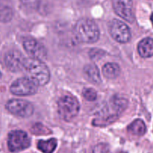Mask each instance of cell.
I'll return each mask as SVG.
<instances>
[{"instance_id": "8992f818", "label": "cell", "mask_w": 153, "mask_h": 153, "mask_svg": "<svg viewBox=\"0 0 153 153\" xmlns=\"http://www.w3.org/2000/svg\"><path fill=\"white\" fill-rule=\"evenodd\" d=\"M30 146V139L23 131H13L8 135V146L11 152L26 149Z\"/></svg>"}, {"instance_id": "30bf717a", "label": "cell", "mask_w": 153, "mask_h": 153, "mask_svg": "<svg viewBox=\"0 0 153 153\" xmlns=\"http://www.w3.org/2000/svg\"><path fill=\"white\" fill-rule=\"evenodd\" d=\"M24 56L19 51H9L5 56V63L10 71L14 72L20 71L23 68Z\"/></svg>"}, {"instance_id": "5bb4252c", "label": "cell", "mask_w": 153, "mask_h": 153, "mask_svg": "<svg viewBox=\"0 0 153 153\" xmlns=\"http://www.w3.org/2000/svg\"><path fill=\"white\" fill-rule=\"evenodd\" d=\"M128 130L132 134L137 135V136H143L145 134L146 131V127L144 122L142 120L138 119L131 123L130 126L128 128Z\"/></svg>"}, {"instance_id": "4fadbf2b", "label": "cell", "mask_w": 153, "mask_h": 153, "mask_svg": "<svg viewBox=\"0 0 153 153\" xmlns=\"http://www.w3.org/2000/svg\"><path fill=\"white\" fill-rule=\"evenodd\" d=\"M102 73L104 76L107 78L115 79L120 75V68L117 63H107L103 66Z\"/></svg>"}, {"instance_id": "ffe728a7", "label": "cell", "mask_w": 153, "mask_h": 153, "mask_svg": "<svg viewBox=\"0 0 153 153\" xmlns=\"http://www.w3.org/2000/svg\"><path fill=\"white\" fill-rule=\"evenodd\" d=\"M101 51L99 50H92L90 51V56L91 58H92V59H97V55H99L100 56H101L102 55H104V53H101Z\"/></svg>"}, {"instance_id": "6da1fadb", "label": "cell", "mask_w": 153, "mask_h": 153, "mask_svg": "<svg viewBox=\"0 0 153 153\" xmlns=\"http://www.w3.org/2000/svg\"><path fill=\"white\" fill-rule=\"evenodd\" d=\"M74 35L80 42L95 43L99 39L100 31L96 23L91 19L82 18L74 27Z\"/></svg>"}, {"instance_id": "ba28073f", "label": "cell", "mask_w": 153, "mask_h": 153, "mask_svg": "<svg viewBox=\"0 0 153 153\" xmlns=\"http://www.w3.org/2000/svg\"><path fill=\"white\" fill-rule=\"evenodd\" d=\"M113 7L117 15L129 23L135 20L132 0H113Z\"/></svg>"}, {"instance_id": "e0dca14e", "label": "cell", "mask_w": 153, "mask_h": 153, "mask_svg": "<svg viewBox=\"0 0 153 153\" xmlns=\"http://www.w3.org/2000/svg\"><path fill=\"white\" fill-rule=\"evenodd\" d=\"M13 17V11L9 6L0 5V22L8 23Z\"/></svg>"}, {"instance_id": "8fae6325", "label": "cell", "mask_w": 153, "mask_h": 153, "mask_svg": "<svg viewBox=\"0 0 153 153\" xmlns=\"http://www.w3.org/2000/svg\"><path fill=\"white\" fill-rule=\"evenodd\" d=\"M137 51L143 58H149L153 56V38H146L139 42Z\"/></svg>"}, {"instance_id": "9c48e42d", "label": "cell", "mask_w": 153, "mask_h": 153, "mask_svg": "<svg viewBox=\"0 0 153 153\" xmlns=\"http://www.w3.org/2000/svg\"><path fill=\"white\" fill-rule=\"evenodd\" d=\"M23 48L31 58L42 60L47 56V51L45 46L33 38H28L23 42Z\"/></svg>"}, {"instance_id": "5b68a950", "label": "cell", "mask_w": 153, "mask_h": 153, "mask_svg": "<svg viewBox=\"0 0 153 153\" xmlns=\"http://www.w3.org/2000/svg\"><path fill=\"white\" fill-rule=\"evenodd\" d=\"M5 107L10 113L22 118H28L34 113L33 105L25 100H10L7 102Z\"/></svg>"}, {"instance_id": "3957f363", "label": "cell", "mask_w": 153, "mask_h": 153, "mask_svg": "<svg viewBox=\"0 0 153 153\" xmlns=\"http://www.w3.org/2000/svg\"><path fill=\"white\" fill-rule=\"evenodd\" d=\"M80 110V104L75 97L72 95H65L58 101V113L62 120L71 121Z\"/></svg>"}, {"instance_id": "44dd1931", "label": "cell", "mask_w": 153, "mask_h": 153, "mask_svg": "<svg viewBox=\"0 0 153 153\" xmlns=\"http://www.w3.org/2000/svg\"><path fill=\"white\" fill-rule=\"evenodd\" d=\"M150 20H151L152 23V26H153V14H152L151 17H150Z\"/></svg>"}, {"instance_id": "7402d4cb", "label": "cell", "mask_w": 153, "mask_h": 153, "mask_svg": "<svg viewBox=\"0 0 153 153\" xmlns=\"http://www.w3.org/2000/svg\"><path fill=\"white\" fill-rule=\"evenodd\" d=\"M2 1H8V0H2Z\"/></svg>"}, {"instance_id": "52a82bcc", "label": "cell", "mask_w": 153, "mask_h": 153, "mask_svg": "<svg viewBox=\"0 0 153 153\" xmlns=\"http://www.w3.org/2000/svg\"><path fill=\"white\" fill-rule=\"evenodd\" d=\"M110 33L112 38L120 43H127L131 38L128 26L118 19H114L110 23Z\"/></svg>"}, {"instance_id": "d6986e66", "label": "cell", "mask_w": 153, "mask_h": 153, "mask_svg": "<svg viewBox=\"0 0 153 153\" xmlns=\"http://www.w3.org/2000/svg\"><path fill=\"white\" fill-rule=\"evenodd\" d=\"M20 2L25 7L30 9H35L39 4V0H20Z\"/></svg>"}, {"instance_id": "7a4b0ae2", "label": "cell", "mask_w": 153, "mask_h": 153, "mask_svg": "<svg viewBox=\"0 0 153 153\" xmlns=\"http://www.w3.org/2000/svg\"><path fill=\"white\" fill-rule=\"evenodd\" d=\"M23 70L39 86L46 85L51 79V73L48 66L38 59H25Z\"/></svg>"}, {"instance_id": "277c9868", "label": "cell", "mask_w": 153, "mask_h": 153, "mask_svg": "<svg viewBox=\"0 0 153 153\" xmlns=\"http://www.w3.org/2000/svg\"><path fill=\"white\" fill-rule=\"evenodd\" d=\"M39 85L34 80L26 76L17 79L12 83L10 91L12 94L20 96L34 95L37 92Z\"/></svg>"}, {"instance_id": "9a60e30c", "label": "cell", "mask_w": 153, "mask_h": 153, "mask_svg": "<svg viewBox=\"0 0 153 153\" xmlns=\"http://www.w3.org/2000/svg\"><path fill=\"white\" fill-rule=\"evenodd\" d=\"M37 146L38 149L43 153H53L57 146V140L54 138L48 140H40Z\"/></svg>"}, {"instance_id": "7c38bea8", "label": "cell", "mask_w": 153, "mask_h": 153, "mask_svg": "<svg viewBox=\"0 0 153 153\" xmlns=\"http://www.w3.org/2000/svg\"><path fill=\"white\" fill-rule=\"evenodd\" d=\"M84 74L87 78L94 83H99L101 81L100 71L95 65H86L84 67Z\"/></svg>"}, {"instance_id": "ac0fdd59", "label": "cell", "mask_w": 153, "mask_h": 153, "mask_svg": "<svg viewBox=\"0 0 153 153\" xmlns=\"http://www.w3.org/2000/svg\"><path fill=\"white\" fill-rule=\"evenodd\" d=\"M83 95L86 100L89 101H93L97 98L96 91L92 88H85L83 90Z\"/></svg>"}, {"instance_id": "2e32d148", "label": "cell", "mask_w": 153, "mask_h": 153, "mask_svg": "<svg viewBox=\"0 0 153 153\" xmlns=\"http://www.w3.org/2000/svg\"><path fill=\"white\" fill-rule=\"evenodd\" d=\"M110 103H111L113 110H115L117 113H120L123 111L127 107L128 104L127 100L119 96L113 97L111 99Z\"/></svg>"}]
</instances>
